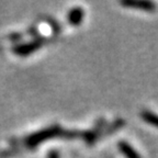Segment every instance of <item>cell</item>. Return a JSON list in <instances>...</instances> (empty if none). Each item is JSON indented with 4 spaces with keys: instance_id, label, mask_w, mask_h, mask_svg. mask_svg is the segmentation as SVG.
I'll use <instances>...</instances> for the list:
<instances>
[{
    "instance_id": "obj_4",
    "label": "cell",
    "mask_w": 158,
    "mask_h": 158,
    "mask_svg": "<svg viewBox=\"0 0 158 158\" xmlns=\"http://www.w3.org/2000/svg\"><path fill=\"white\" fill-rule=\"evenodd\" d=\"M125 6H130V7H135V8H141L142 10H146V11H153L155 9V5L153 2H148V1H127L124 2Z\"/></svg>"
},
{
    "instance_id": "obj_3",
    "label": "cell",
    "mask_w": 158,
    "mask_h": 158,
    "mask_svg": "<svg viewBox=\"0 0 158 158\" xmlns=\"http://www.w3.org/2000/svg\"><path fill=\"white\" fill-rule=\"evenodd\" d=\"M118 146L120 152H121L126 158H141V156L138 155L137 152H136L130 144L126 143V142H120Z\"/></svg>"
},
{
    "instance_id": "obj_1",
    "label": "cell",
    "mask_w": 158,
    "mask_h": 158,
    "mask_svg": "<svg viewBox=\"0 0 158 158\" xmlns=\"http://www.w3.org/2000/svg\"><path fill=\"white\" fill-rule=\"evenodd\" d=\"M59 134H60V130L57 126H52V127L46 128L44 131H41L39 133L30 135L29 138H27V144L30 146H35L41 143V142H44L47 138L55 137V136L59 135Z\"/></svg>"
},
{
    "instance_id": "obj_6",
    "label": "cell",
    "mask_w": 158,
    "mask_h": 158,
    "mask_svg": "<svg viewBox=\"0 0 158 158\" xmlns=\"http://www.w3.org/2000/svg\"><path fill=\"white\" fill-rule=\"evenodd\" d=\"M48 158H59V155L57 152H52V153H49Z\"/></svg>"
},
{
    "instance_id": "obj_5",
    "label": "cell",
    "mask_w": 158,
    "mask_h": 158,
    "mask_svg": "<svg viewBox=\"0 0 158 158\" xmlns=\"http://www.w3.org/2000/svg\"><path fill=\"white\" fill-rule=\"evenodd\" d=\"M142 118H143L146 122H148L149 124H152V125L158 127V115L154 114L153 112L144 111L143 113H142Z\"/></svg>"
},
{
    "instance_id": "obj_2",
    "label": "cell",
    "mask_w": 158,
    "mask_h": 158,
    "mask_svg": "<svg viewBox=\"0 0 158 158\" xmlns=\"http://www.w3.org/2000/svg\"><path fill=\"white\" fill-rule=\"evenodd\" d=\"M82 18H84V10L80 7L73 8L72 10H69L68 15H67V20L68 22L73 25H78L81 23Z\"/></svg>"
}]
</instances>
